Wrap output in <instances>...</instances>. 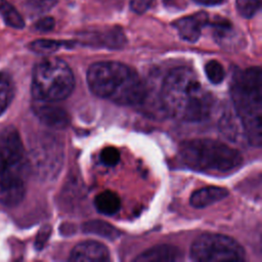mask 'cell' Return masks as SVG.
I'll use <instances>...</instances> for the list:
<instances>
[{"instance_id":"obj_1","label":"cell","mask_w":262,"mask_h":262,"mask_svg":"<svg viewBox=\"0 0 262 262\" xmlns=\"http://www.w3.org/2000/svg\"><path fill=\"white\" fill-rule=\"evenodd\" d=\"M161 102L167 115L190 123L206 120L214 105L212 95L202 86L196 73L186 67L175 68L166 75Z\"/></svg>"},{"instance_id":"obj_2","label":"cell","mask_w":262,"mask_h":262,"mask_svg":"<svg viewBox=\"0 0 262 262\" xmlns=\"http://www.w3.org/2000/svg\"><path fill=\"white\" fill-rule=\"evenodd\" d=\"M89 89L96 96L121 105H137L144 101L146 87L138 74L119 61H99L87 71Z\"/></svg>"},{"instance_id":"obj_3","label":"cell","mask_w":262,"mask_h":262,"mask_svg":"<svg viewBox=\"0 0 262 262\" xmlns=\"http://www.w3.org/2000/svg\"><path fill=\"white\" fill-rule=\"evenodd\" d=\"M261 69L250 68L234 75L231 83V97L235 115L241 122L247 141L261 146L262 86Z\"/></svg>"},{"instance_id":"obj_4","label":"cell","mask_w":262,"mask_h":262,"mask_svg":"<svg viewBox=\"0 0 262 262\" xmlns=\"http://www.w3.org/2000/svg\"><path fill=\"white\" fill-rule=\"evenodd\" d=\"M28 161L17 130L0 131V203L15 206L25 196Z\"/></svg>"},{"instance_id":"obj_5","label":"cell","mask_w":262,"mask_h":262,"mask_svg":"<svg viewBox=\"0 0 262 262\" xmlns=\"http://www.w3.org/2000/svg\"><path fill=\"white\" fill-rule=\"evenodd\" d=\"M181 163L199 172H228L237 168L241 154L227 144L213 139H192L179 147Z\"/></svg>"},{"instance_id":"obj_6","label":"cell","mask_w":262,"mask_h":262,"mask_svg":"<svg viewBox=\"0 0 262 262\" xmlns=\"http://www.w3.org/2000/svg\"><path fill=\"white\" fill-rule=\"evenodd\" d=\"M74 86V74L62 59L44 58L36 63L32 77V94L36 100H63L71 95Z\"/></svg>"},{"instance_id":"obj_7","label":"cell","mask_w":262,"mask_h":262,"mask_svg":"<svg viewBox=\"0 0 262 262\" xmlns=\"http://www.w3.org/2000/svg\"><path fill=\"white\" fill-rule=\"evenodd\" d=\"M190 257L201 262H229L243 261L246 254L233 238L219 233H205L192 243Z\"/></svg>"},{"instance_id":"obj_8","label":"cell","mask_w":262,"mask_h":262,"mask_svg":"<svg viewBox=\"0 0 262 262\" xmlns=\"http://www.w3.org/2000/svg\"><path fill=\"white\" fill-rule=\"evenodd\" d=\"M63 162V147L60 141L48 133H41L32 139L30 164L35 174L44 180L58 175Z\"/></svg>"},{"instance_id":"obj_9","label":"cell","mask_w":262,"mask_h":262,"mask_svg":"<svg viewBox=\"0 0 262 262\" xmlns=\"http://www.w3.org/2000/svg\"><path fill=\"white\" fill-rule=\"evenodd\" d=\"M52 103L35 99L32 107L36 117L44 125L52 129H63L69 125L70 117L63 108Z\"/></svg>"},{"instance_id":"obj_10","label":"cell","mask_w":262,"mask_h":262,"mask_svg":"<svg viewBox=\"0 0 262 262\" xmlns=\"http://www.w3.org/2000/svg\"><path fill=\"white\" fill-rule=\"evenodd\" d=\"M69 260L75 262H105L110 260V252L101 243L85 241L72 250Z\"/></svg>"},{"instance_id":"obj_11","label":"cell","mask_w":262,"mask_h":262,"mask_svg":"<svg viewBox=\"0 0 262 262\" xmlns=\"http://www.w3.org/2000/svg\"><path fill=\"white\" fill-rule=\"evenodd\" d=\"M209 24V15L205 11L196 12L192 15L181 17L173 23V27L177 30L181 39L187 42H195L199 40L202 29Z\"/></svg>"},{"instance_id":"obj_12","label":"cell","mask_w":262,"mask_h":262,"mask_svg":"<svg viewBox=\"0 0 262 262\" xmlns=\"http://www.w3.org/2000/svg\"><path fill=\"white\" fill-rule=\"evenodd\" d=\"M181 258V252L176 247L170 245H161L152 247L135 258L140 262H166L178 261Z\"/></svg>"},{"instance_id":"obj_13","label":"cell","mask_w":262,"mask_h":262,"mask_svg":"<svg viewBox=\"0 0 262 262\" xmlns=\"http://www.w3.org/2000/svg\"><path fill=\"white\" fill-rule=\"evenodd\" d=\"M228 195V190L220 186H207L195 190L190 199L189 203L192 207L202 209L210 205H213Z\"/></svg>"},{"instance_id":"obj_14","label":"cell","mask_w":262,"mask_h":262,"mask_svg":"<svg viewBox=\"0 0 262 262\" xmlns=\"http://www.w3.org/2000/svg\"><path fill=\"white\" fill-rule=\"evenodd\" d=\"M94 207L100 214L113 216L121 209V200L116 192L104 190L95 196Z\"/></svg>"},{"instance_id":"obj_15","label":"cell","mask_w":262,"mask_h":262,"mask_svg":"<svg viewBox=\"0 0 262 262\" xmlns=\"http://www.w3.org/2000/svg\"><path fill=\"white\" fill-rule=\"evenodd\" d=\"M90 36L93 42L110 48H121L126 42L124 33L119 28H113L102 34H90Z\"/></svg>"},{"instance_id":"obj_16","label":"cell","mask_w":262,"mask_h":262,"mask_svg":"<svg viewBox=\"0 0 262 262\" xmlns=\"http://www.w3.org/2000/svg\"><path fill=\"white\" fill-rule=\"evenodd\" d=\"M82 229L86 233H91V234L103 236L111 239L116 238L121 233L113 225L101 220H92V221L85 222L82 225Z\"/></svg>"},{"instance_id":"obj_17","label":"cell","mask_w":262,"mask_h":262,"mask_svg":"<svg viewBox=\"0 0 262 262\" xmlns=\"http://www.w3.org/2000/svg\"><path fill=\"white\" fill-rule=\"evenodd\" d=\"M0 14L9 27L14 29H23L25 27L23 16L7 0H0Z\"/></svg>"},{"instance_id":"obj_18","label":"cell","mask_w":262,"mask_h":262,"mask_svg":"<svg viewBox=\"0 0 262 262\" xmlns=\"http://www.w3.org/2000/svg\"><path fill=\"white\" fill-rule=\"evenodd\" d=\"M14 94L13 83L8 75L0 72V116L10 104Z\"/></svg>"},{"instance_id":"obj_19","label":"cell","mask_w":262,"mask_h":262,"mask_svg":"<svg viewBox=\"0 0 262 262\" xmlns=\"http://www.w3.org/2000/svg\"><path fill=\"white\" fill-rule=\"evenodd\" d=\"M67 43L56 41V40H50V39H39L31 42L29 44V48L38 54H51L55 51H57L62 45H66Z\"/></svg>"},{"instance_id":"obj_20","label":"cell","mask_w":262,"mask_h":262,"mask_svg":"<svg viewBox=\"0 0 262 262\" xmlns=\"http://www.w3.org/2000/svg\"><path fill=\"white\" fill-rule=\"evenodd\" d=\"M58 0H28L25 3V9L31 16H36L49 11L55 6Z\"/></svg>"},{"instance_id":"obj_21","label":"cell","mask_w":262,"mask_h":262,"mask_svg":"<svg viewBox=\"0 0 262 262\" xmlns=\"http://www.w3.org/2000/svg\"><path fill=\"white\" fill-rule=\"evenodd\" d=\"M205 72L208 80L213 84H219L225 78V71L217 60L208 61L205 66Z\"/></svg>"},{"instance_id":"obj_22","label":"cell","mask_w":262,"mask_h":262,"mask_svg":"<svg viewBox=\"0 0 262 262\" xmlns=\"http://www.w3.org/2000/svg\"><path fill=\"white\" fill-rule=\"evenodd\" d=\"M237 117H233L230 113L226 114L222 120H220V127L221 130L223 132V134L228 137L230 140L236 141V138L239 136L238 133V126L236 125L235 121H236Z\"/></svg>"},{"instance_id":"obj_23","label":"cell","mask_w":262,"mask_h":262,"mask_svg":"<svg viewBox=\"0 0 262 262\" xmlns=\"http://www.w3.org/2000/svg\"><path fill=\"white\" fill-rule=\"evenodd\" d=\"M238 13L245 18L253 17L260 8V0H235Z\"/></svg>"},{"instance_id":"obj_24","label":"cell","mask_w":262,"mask_h":262,"mask_svg":"<svg viewBox=\"0 0 262 262\" xmlns=\"http://www.w3.org/2000/svg\"><path fill=\"white\" fill-rule=\"evenodd\" d=\"M100 161L105 166H116L120 161V152L116 147H104L100 152Z\"/></svg>"},{"instance_id":"obj_25","label":"cell","mask_w":262,"mask_h":262,"mask_svg":"<svg viewBox=\"0 0 262 262\" xmlns=\"http://www.w3.org/2000/svg\"><path fill=\"white\" fill-rule=\"evenodd\" d=\"M50 233H51L50 225H44L40 228V230L36 236V241H35V247L37 250L43 249V247L45 246L46 242L48 241V238L50 236Z\"/></svg>"},{"instance_id":"obj_26","label":"cell","mask_w":262,"mask_h":262,"mask_svg":"<svg viewBox=\"0 0 262 262\" xmlns=\"http://www.w3.org/2000/svg\"><path fill=\"white\" fill-rule=\"evenodd\" d=\"M154 0H131L130 8L132 11L138 14L144 13L151 5Z\"/></svg>"},{"instance_id":"obj_27","label":"cell","mask_w":262,"mask_h":262,"mask_svg":"<svg viewBox=\"0 0 262 262\" xmlns=\"http://www.w3.org/2000/svg\"><path fill=\"white\" fill-rule=\"evenodd\" d=\"M55 26L54 18L51 16H45L40 18L36 24H35V29L39 32H49L51 31Z\"/></svg>"},{"instance_id":"obj_28","label":"cell","mask_w":262,"mask_h":262,"mask_svg":"<svg viewBox=\"0 0 262 262\" xmlns=\"http://www.w3.org/2000/svg\"><path fill=\"white\" fill-rule=\"evenodd\" d=\"M192 1L198 4H202V5H206V6L218 5V4H222L223 2H225V0H192Z\"/></svg>"},{"instance_id":"obj_29","label":"cell","mask_w":262,"mask_h":262,"mask_svg":"<svg viewBox=\"0 0 262 262\" xmlns=\"http://www.w3.org/2000/svg\"><path fill=\"white\" fill-rule=\"evenodd\" d=\"M163 1H164V4H166V5H171V6L178 5L176 0H163Z\"/></svg>"}]
</instances>
